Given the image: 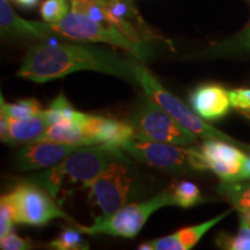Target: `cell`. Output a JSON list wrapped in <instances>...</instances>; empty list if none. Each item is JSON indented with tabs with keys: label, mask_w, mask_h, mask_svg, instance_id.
I'll return each instance as SVG.
<instances>
[{
	"label": "cell",
	"mask_w": 250,
	"mask_h": 250,
	"mask_svg": "<svg viewBox=\"0 0 250 250\" xmlns=\"http://www.w3.org/2000/svg\"><path fill=\"white\" fill-rule=\"evenodd\" d=\"M134 59L99 46L41 43L30 49L17 76L35 83H46L74 72L94 71L138 85L133 73Z\"/></svg>",
	"instance_id": "obj_1"
},
{
	"label": "cell",
	"mask_w": 250,
	"mask_h": 250,
	"mask_svg": "<svg viewBox=\"0 0 250 250\" xmlns=\"http://www.w3.org/2000/svg\"><path fill=\"white\" fill-rule=\"evenodd\" d=\"M127 158L121 146L111 144L81 146L59 164L23 180L45 189L58 203L66 184L85 188L114 162Z\"/></svg>",
	"instance_id": "obj_2"
},
{
	"label": "cell",
	"mask_w": 250,
	"mask_h": 250,
	"mask_svg": "<svg viewBox=\"0 0 250 250\" xmlns=\"http://www.w3.org/2000/svg\"><path fill=\"white\" fill-rule=\"evenodd\" d=\"M89 201L101 214L109 215L130 204L140 191V179L127 158L114 162L86 187Z\"/></svg>",
	"instance_id": "obj_3"
},
{
	"label": "cell",
	"mask_w": 250,
	"mask_h": 250,
	"mask_svg": "<svg viewBox=\"0 0 250 250\" xmlns=\"http://www.w3.org/2000/svg\"><path fill=\"white\" fill-rule=\"evenodd\" d=\"M49 24L54 34L81 42L105 43L124 50L131 55V57L140 62H145L151 55L147 44L134 42L121 33L116 27L95 20L81 12L71 11L62 21Z\"/></svg>",
	"instance_id": "obj_4"
},
{
	"label": "cell",
	"mask_w": 250,
	"mask_h": 250,
	"mask_svg": "<svg viewBox=\"0 0 250 250\" xmlns=\"http://www.w3.org/2000/svg\"><path fill=\"white\" fill-rule=\"evenodd\" d=\"M122 149L137 161L170 174H189L208 170L198 147L130 139Z\"/></svg>",
	"instance_id": "obj_5"
},
{
	"label": "cell",
	"mask_w": 250,
	"mask_h": 250,
	"mask_svg": "<svg viewBox=\"0 0 250 250\" xmlns=\"http://www.w3.org/2000/svg\"><path fill=\"white\" fill-rule=\"evenodd\" d=\"M142 62H143L138 61V59H134L133 62V73L137 79V83L144 89V92L146 93L148 98H151L153 101L158 103L175 120L179 121L183 126L192 131L193 133L201 137L202 139H221L235 144L237 146L241 145L239 142H236L235 139H233L232 137H229L223 131L215 129V127L206 123L201 116L193 112L190 107L184 104L179 98L173 95L169 90L166 89ZM242 146L250 147V146L243 145V144Z\"/></svg>",
	"instance_id": "obj_6"
},
{
	"label": "cell",
	"mask_w": 250,
	"mask_h": 250,
	"mask_svg": "<svg viewBox=\"0 0 250 250\" xmlns=\"http://www.w3.org/2000/svg\"><path fill=\"white\" fill-rule=\"evenodd\" d=\"M169 205H174V202L170 190L167 189L148 201L130 203L109 215H98L90 226L76 224V227L88 235L107 234L116 237L132 239L140 232L151 214L159 208Z\"/></svg>",
	"instance_id": "obj_7"
},
{
	"label": "cell",
	"mask_w": 250,
	"mask_h": 250,
	"mask_svg": "<svg viewBox=\"0 0 250 250\" xmlns=\"http://www.w3.org/2000/svg\"><path fill=\"white\" fill-rule=\"evenodd\" d=\"M134 139L189 146L197 143V134L183 126L151 98H146L131 118Z\"/></svg>",
	"instance_id": "obj_8"
},
{
	"label": "cell",
	"mask_w": 250,
	"mask_h": 250,
	"mask_svg": "<svg viewBox=\"0 0 250 250\" xmlns=\"http://www.w3.org/2000/svg\"><path fill=\"white\" fill-rule=\"evenodd\" d=\"M11 206L14 221L28 226H43L54 219L64 218L73 221L62 211L56 199L36 184L26 182L15 187L11 192L1 196Z\"/></svg>",
	"instance_id": "obj_9"
},
{
	"label": "cell",
	"mask_w": 250,
	"mask_h": 250,
	"mask_svg": "<svg viewBox=\"0 0 250 250\" xmlns=\"http://www.w3.org/2000/svg\"><path fill=\"white\" fill-rule=\"evenodd\" d=\"M208 170L213 171L223 182L241 181V170L247 154L237 145L221 139H204L197 146Z\"/></svg>",
	"instance_id": "obj_10"
},
{
	"label": "cell",
	"mask_w": 250,
	"mask_h": 250,
	"mask_svg": "<svg viewBox=\"0 0 250 250\" xmlns=\"http://www.w3.org/2000/svg\"><path fill=\"white\" fill-rule=\"evenodd\" d=\"M81 146L36 140L26 144L14 156L13 166L18 171L39 170L59 164Z\"/></svg>",
	"instance_id": "obj_11"
},
{
	"label": "cell",
	"mask_w": 250,
	"mask_h": 250,
	"mask_svg": "<svg viewBox=\"0 0 250 250\" xmlns=\"http://www.w3.org/2000/svg\"><path fill=\"white\" fill-rule=\"evenodd\" d=\"M192 110L206 121H217L226 116L230 105L229 94L217 83H204L190 93Z\"/></svg>",
	"instance_id": "obj_12"
},
{
	"label": "cell",
	"mask_w": 250,
	"mask_h": 250,
	"mask_svg": "<svg viewBox=\"0 0 250 250\" xmlns=\"http://www.w3.org/2000/svg\"><path fill=\"white\" fill-rule=\"evenodd\" d=\"M230 211H226L219 214L211 220L205 223L195 225V226L184 227L170 235L160 237V239L151 240V241L142 243L138 247L139 250H189L192 249L203 235L214 227L218 223H220L225 217H227Z\"/></svg>",
	"instance_id": "obj_13"
},
{
	"label": "cell",
	"mask_w": 250,
	"mask_h": 250,
	"mask_svg": "<svg viewBox=\"0 0 250 250\" xmlns=\"http://www.w3.org/2000/svg\"><path fill=\"white\" fill-rule=\"evenodd\" d=\"M83 125L92 145L111 144V145L122 146V144L134 138L132 125L111 118L86 114Z\"/></svg>",
	"instance_id": "obj_14"
},
{
	"label": "cell",
	"mask_w": 250,
	"mask_h": 250,
	"mask_svg": "<svg viewBox=\"0 0 250 250\" xmlns=\"http://www.w3.org/2000/svg\"><path fill=\"white\" fill-rule=\"evenodd\" d=\"M0 30L4 37L39 41L49 40L54 34L48 22L28 21L18 15L7 0H0Z\"/></svg>",
	"instance_id": "obj_15"
},
{
	"label": "cell",
	"mask_w": 250,
	"mask_h": 250,
	"mask_svg": "<svg viewBox=\"0 0 250 250\" xmlns=\"http://www.w3.org/2000/svg\"><path fill=\"white\" fill-rule=\"evenodd\" d=\"M50 121L45 110L36 116L26 120L9 121V124L1 134V142L8 145H22L36 142L50 126Z\"/></svg>",
	"instance_id": "obj_16"
},
{
	"label": "cell",
	"mask_w": 250,
	"mask_h": 250,
	"mask_svg": "<svg viewBox=\"0 0 250 250\" xmlns=\"http://www.w3.org/2000/svg\"><path fill=\"white\" fill-rule=\"evenodd\" d=\"M86 114L74 121H62L58 123L50 125L44 134L37 140H48L66 144V145L89 146L92 145L90 140L83 130V121Z\"/></svg>",
	"instance_id": "obj_17"
},
{
	"label": "cell",
	"mask_w": 250,
	"mask_h": 250,
	"mask_svg": "<svg viewBox=\"0 0 250 250\" xmlns=\"http://www.w3.org/2000/svg\"><path fill=\"white\" fill-rule=\"evenodd\" d=\"M208 55H241L250 54V20L243 29L235 36L230 37L208 50Z\"/></svg>",
	"instance_id": "obj_18"
},
{
	"label": "cell",
	"mask_w": 250,
	"mask_h": 250,
	"mask_svg": "<svg viewBox=\"0 0 250 250\" xmlns=\"http://www.w3.org/2000/svg\"><path fill=\"white\" fill-rule=\"evenodd\" d=\"M1 108H0V116L8 121L26 120L33 116H36L41 111V104L35 99H24L14 103L5 102L4 98L0 99Z\"/></svg>",
	"instance_id": "obj_19"
},
{
	"label": "cell",
	"mask_w": 250,
	"mask_h": 250,
	"mask_svg": "<svg viewBox=\"0 0 250 250\" xmlns=\"http://www.w3.org/2000/svg\"><path fill=\"white\" fill-rule=\"evenodd\" d=\"M169 190L174 206L190 208L205 202V198L202 196L199 188L190 181H180V182L175 183Z\"/></svg>",
	"instance_id": "obj_20"
},
{
	"label": "cell",
	"mask_w": 250,
	"mask_h": 250,
	"mask_svg": "<svg viewBox=\"0 0 250 250\" xmlns=\"http://www.w3.org/2000/svg\"><path fill=\"white\" fill-rule=\"evenodd\" d=\"M218 191L223 195L236 210L250 206V181L223 182L218 187Z\"/></svg>",
	"instance_id": "obj_21"
},
{
	"label": "cell",
	"mask_w": 250,
	"mask_h": 250,
	"mask_svg": "<svg viewBox=\"0 0 250 250\" xmlns=\"http://www.w3.org/2000/svg\"><path fill=\"white\" fill-rule=\"evenodd\" d=\"M83 234L78 227H66L49 243V247L57 250H87L89 245L83 237Z\"/></svg>",
	"instance_id": "obj_22"
},
{
	"label": "cell",
	"mask_w": 250,
	"mask_h": 250,
	"mask_svg": "<svg viewBox=\"0 0 250 250\" xmlns=\"http://www.w3.org/2000/svg\"><path fill=\"white\" fill-rule=\"evenodd\" d=\"M219 248L228 250H250V228L240 221V229L236 235L220 233L215 239Z\"/></svg>",
	"instance_id": "obj_23"
},
{
	"label": "cell",
	"mask_w": 250,
	"mask_h": 250,
	"mask_svg": "<svg viewBox=\"0 0 250 250\" xmlns=\"http://www.w3.org/2000/svg\"><path fill=\"white\" fill-rule=\"evenodd\" d=\"M50 124L58 123L62 121H74L83 116V112L74 110L73 107L67 101L64 95H59L57 99L52 101L48 110H45Z\"/></svg>",
	"instance_id": "obj_24"
},
{
	"label": "cell",
	"mask_w": 250,
	"mask_h": 250,
	"mask_svg": "<svg viewBox=\"0 0 250 250\" xmlns=\"http://www.w3.org/2000/svg\"><path fill=\"white\" fill-rule=\"evenodd\" d=\"M68 0H45L41 6V15L44 22L57 23L70 13Z\"/></svg>",
	"instance_id": "obj_25"
},
{
	"label": "cell",
	"mask_w": 250,
	"mask_h": 250,
	"mask_svg": "<svg viewBox=\"0 0 250 250\" xmlns=\"http://www.w3.org/2000/svg\"><path fill=\"white\" fill-rule=\"evenodd\" d=\"M230 105L237 111L246 115L250 111V88H236L228 92Z\"/></svg>",
	"instance_id": "obj_26"
},
{
	"label": "cell",
	"mask_w": 250,
	"mask_h": 250,
	"mask_svg": "<svg viewBox=\"0 0 250 250\" xmlns=\"http://www.w3.org/2000/svg\"><path fill=\"white\" fill-rule=\"evenodd\" d=\"M0 248L2 250H27L33 248V243L17 234L8 233L5 236H0Z\"/></svg>",
	"instance_id": "obj_27"
},
{
	"label": "cell",
	"mask_w": 250,
	"mask_h": 250,
	"mask_svg": "<svg viewBox=\"0 0 250 250\" xmlns=\"http://www.w3.org/2000/svg\"><path fill=\"white\" fill-rule=\"evenodd\" d=\"M14 223L11 206L4 199H1L0 201V236H5L6 234L12 233Z\"/></svg>",
	"instance_id": "obj_28"
},
{
	"label": "cell",
	"mask_w": 250,
	"mask_h": 250,
	"mask_svg": "<svg viewBox=\"0 0 250 250\" xmlns=\"http://www.w3.org/2000/svg\"><path fill=\"white\" fill-rule=\"evenodd\" d=\"M247 180L250 181V152L247 154L246 160L243 162L241 170V181Z\"/></svg>",
	"instance_id": "obj_29"
},
{
	"label": "cell",
	"mask_w": 250,
	"mask_h": 250,
	"mask_svg": "<svg viewBox=\"0 0 250 250\" xmlns=\"http://www.w3.org/2000/svg\"><path fill=\"white\" fill-rule=\"evenodd\" d=\"M237 211H239L240 213V221L245 223L247 226L250 228V206L242 208Z\"/></svg>",
	"instance_id": "obj_30"
},
{
	"label": "cell",
	"mask_w": 250,
	"mask_h": 250,
	"mask_svg": "<svg viewBox=\"0 0 250 250\" xmlns=\"http://www.w3.org/2000/svg\"><path fill=\"white\" fill-rule=\"evenodd\" d=\"M15 2H17L18 5L22 6V7H34L37 2H39V0H14Z\"/></svg>",
	"instance_id": "obj_31"
},
{
	"label": "cell",
	"mask_w": 250,
	"mask_h": 250,
	"mask_svg": "<svg viewBox=\"0 0 250 250\" xmlns=\"http://www.w3.org/2000/svg\"><path fill=\"white\" fill-rule=\"evenodd\" d=\"M243 116H246L247 118H249V120H250V111H249V112H247V114H246V115H243Z\"/></svg>",
	"instance_id": "obj_32"
},
{
	"label": "cell",
	"mask_w": 250,
	"mask_h": 250,
	"mask_svg": "<svg viewBox=\"0 0 250 250\" xmlns=\"http://www.w3.org/2000/svg\"><path fill=\"white\" fill-rule=\"evenodd\" d=\"M249 1H250V0H249Z\"/></svg>",
	"instance_id": "obj_33"
}]
</instances>
